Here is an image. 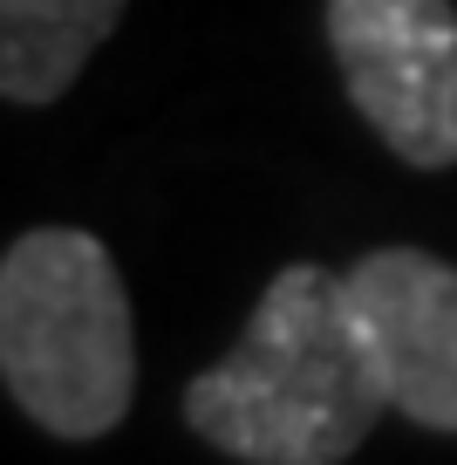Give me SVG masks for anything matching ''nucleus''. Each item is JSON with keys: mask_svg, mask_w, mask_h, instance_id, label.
I'll return each mask as SVG.
<instances>
[{"mask_svg": "<svg viewBox=\"0 0 457 465\" xmlns=\"http://www.w3.org/2000/svg\"><path fill=\"white\" fill-rule=\"evenodd\" d=\"M116 21L123 0H0V96L28 110L69 96Z\"/></svg>", "mask_w": 457, "mask_h": 465, "instance_id": "nucleus-5", "label": "nucleus"}, {"mask_svg": "<svg viewBox=\"0 0 457 465\" xmlns=\"http://www.w3.org/2000/svg\"><path fill=\"white\" fill-rule=\"evenodd\" d=\"M328 48L362 124L416 172L457 164V7L328 0Z\"/></svg>", "mask_w": 457, "mask_h": 465, "instance_id": "nucleus-3", "label": "nucleus"}, {"mask_svg": "<svg viewBox=\"0 0 457 465\" xmlns=\"http://www.w3.org/2000/svg\"><path fill=\"white\" fill-rule=\"evenodd\" d=\"M0 383L48 438H110L137 397V322L110 247L34 226L0 253Z\"/></svg>", "mask_w": 457, "mask_h": 465, "instance_id": "nucleus-2", "label": "nucleus"}, {"mask_svg": "<svg viewBox=\"0 0 457 465\" xmlns=\"http://www.w3.org/2000/svg\"><path fill=\"white\" fill-rule=\"evenodd\" d=\"M389 411L457 431V267L423 247H375L342 274Z\"/></svg>", "mask_w": 457, "mask_h": 465, "instance_id": "nucleus-4", "label": "nucleus"}, {"mask_svg": "<svg viewBox=\"0 0 457 465\" xmlns=\"http://www.w3.org/2000/svg\"><path fill=\"white\" fill-rule=\"evenodd\" d=\"M389 411L342 274L294 261L259 288L232 356L185 383V424L239 465H342Z\"/></svg>", "mask_w": 457, "mask_h": 465, "instance_id": "nucleus-1", "label": "nucleus"}]
</instances>
